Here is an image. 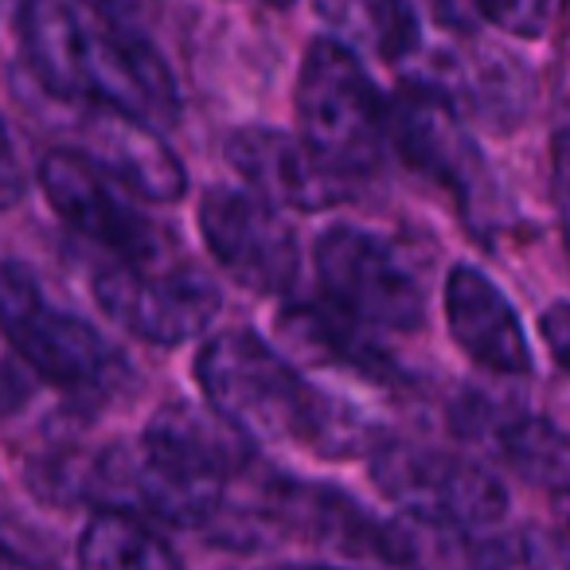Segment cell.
<instances>
[{"label": "cell", "instance_id": "1", "mask_svg": "<svg viewBox=\"0 0 570 570\" xmlns=\"http://www.w3.org/2000/svg\"><path fill=\"white\" fill-rule=\"evenodd\" d=\"M196 380L207 406L250 445H309L317 438L321 391L250 328L204 344Z\"/></svg>", "mask_w": 570, "mask_h": 570}, {"label": "cell", "instance_id": "2", "mask_svg": "<svg viewBox=\"0 0 570 570\" xmlns=\"http://www.w3.org/2000/svg\"><path fill=\"white\" fill-rule=\"evenodd\" d=\"M0 336L43 380L79 399H106L126 375V360L79 313L59 309L32 266L0 262Z\"/></svg>", "mask_w": 570, "mask_h": 570}, {"label": "cell", "instance_id": "3", "mask_svg": "<svg viewBox=\"0 0 570 570\" xmlns=\"http://www.w3.org/2000/svg\"><path fill=\"white\" fill-rule=\"evenodd\" d=\"M297 137L325 165L364 180L387 149V102L356 51L341 40H317L305 48L294 87Z\"/></svg>", "mask_w": 570, "mask_h": 570}, {"label": "cell", "instance_id": "4", "mask_svg": "<svg viewBox=\"0 0 570 570\" xmlns=\"http://www.w3.org/2000/svg\"><path fill=\"white\" fill-rule=\"evenodd\" d=\"M372 481L411 520L458 531H492L508 515V489L489 465L426 442H380Z\"/></svg>", "mask_w": 570, "mask_h": 570}, {"label": "cell", "instance_id": "5", "mask_svg": "<svg viewBox=\"0 0 570 570\" xmlns=\"http://www.w3.org/2000/svg\"><path fill=\"white\" fill-rule=\"evenodd\" d=\"M321 289L336 313L367 333H419L426 325V294L399 246L375 230L336 223L313 246Z\"/></svg>", "mask_w": 570, "mask_h": 570}, {"label": "cell", "instance_id": "6", "mask_svg": "<svg viewBox=\"0 0 570 570\" xmlns=\"http://www.w3.org/2000/svg\"><path fill=\"white\" fill-rule=\"evenodd\" d=\"M95 302L129 336L157 348L188 344L219 317V285L196 266L173 262H110L90 277Z\"/></svg>", "mask_w": 570, "mask_h": 570}, {"label": "cell", "instance_id": "7", "mask_svg": "<svg viewBox=\"0 0 570 570\" xmlns=\"http://www.w3.org/2000/svg\"><path fill=\"white\" fill-rule=\"evenodd\" d=\"M196 219L204 246L235 285L258 297H277L297 282V235L269 199L215 184L199 196Z\"/></svg>", "mask_w": 570, "mask_h": 570}, {"label": "cell", "instance_id": "8", "mask_svg": "<svg viewBox=\"0 0 570 570\" xmlns=\"http://www.w3.org/2000/svg\"><path fill=\"white\" fill-rule=\"evenodd\" d=\"M40 188L51 212L118 262H165V230L121 196V184L82 149H51L40 160Z\"/></svg>", "mask_w": 570, "mask_h": 570}, {"label": "cell", "instance_id": "9", "mask_svg": "<svg viewBox=\"0 0 570 570\" xmlns=\"http://www.w3.org/2000/svg\"><path fill=\"white\" fill-rule=\"evenodd\" d=\"M387 145L422 180L445 188L465 212H476L489 196V168L465 129L458 102L442 87L414 82L387 102Z\"/></svg>", "mask_w": 570, "mask_h": 570}, {"label": "cell", "instance_id": "10", "mask_svg": "<svg viewBox=\"0 0 570 570\" xmlns=\"http://www.w3.org/2000/svg\"><path fill=\"white\" fill-rule=\"evenodd\" d=\"M82 20V102L121 110L157 134L173 129L180 118V90L160 51L145 36H134L106 17Z\"/></svg>", "mask_w": 570, "mask_h": 570}, {"label": "cell", "instance_id": "11", "mask_svg": "<svg viewBox=\"0 0 570 570\" xmlns=\"http://www.w3.org/2000/svg\"><path fill=\"white\" fill-rule=\"evenodd\" d=\"M230 168L250 184L254 196L294 212H328L356 196L360 180L325 165L302 137L269 126H243L223 145Z\"/></svg>", "mask_w": 570, "mask_h": 570}, {"label": "cell", "instance_id": "12", "mask_svg": "<svg viewBox=\"0 0 570 570\" xmlns=\"http://www.w3.org/2000/svg\"><path fill=\"white\" fill-rule=\"evenodd\" d=\"M445 328L453 344L473 360L481 372L497 380H528L535 372L528 328H523L508 294L481 266H453L442 289Z\"/></svg>", "mask_w": 570, "mask_h": 570}, {"label": "cell", "instance_id": "13", "mask_svg": "<svg viewBox=\"0 0 570 570\" xmlns=\"http://www.w3.org/2000/svg\"><path fill=\"white\" fill-rule=\"evenodd\" d=\"M82 153L126 191L153 204H176L188 191V173L168 141L145 121L90 102L82 114Z\"/></svg>", "mask_w": 570, "mask_h": 570}, {"label": "cell", "instance_id": "14", "mask_svg": "<svg viewBox=\"0 0 570 570\" xmlns=\"http://www.w3.org/2000/svg\"><path fill=\"white\" fill-rule=\"evenodd\" d=\"M141 442L153 445L160 458L188 469V473L227 484V489L235 481H250L254 476V445L238 430H230L215 411L184 403V399H176L165 411L153 414Z\"/></svg>", "mask_w": 570, "mask_h": 570}, {"label": "cell", "instance_id": "15", "mask_svg": "<svg viewBox=\"0 0 570 570\" xmlns=\"http://www.w3.org/2000/svg\"><path fill=\"white\" fill-rule=\"evenodd\" d=\"M277 336L285 341V352L305 360L309 367H333L348 372L356 383H387L391 360L380 352L367 328L348 321L336 309L321 305H294L277 317Z\"/></svg>", "mask_w": 570, "mask_h": 570}, {"label": "cell", "instance_id": "16", "mask_svg": "<svg viewBox=\"0 0 570 570\" xmlns=\"http://www.w3.org/2000/svg\"><path fill=\"white\" fill-rule=\"evenodd\" d=\"M17 32L32 79L63 102H82V12H75L67 0H24Z\"/></svg>", "mask_w": 570, "mask_h": 570}, {"label": "cell", "instance_id": "17", "mask_svg": "<svg viewBox=\"0 0 570 570\" xmlns=\"http://www.w3.org/2000/svg\"><path fill=\"white\" fill-rule=\"evenodd\" d=\"M317 17L344 48L383 63H403L419 48V17L411 0H313Z\"/></svg>", "mask_w": 570, "mask_h": 570}, {"label": "cell", "instance_id": "18", "mask_svg": "<svg viewBox=\"0 0 570 570\" xmlns=\"http://www.w3.org/2000/svg\"><path fill=\"white\" fill-rule=\"evenodd\" d=\"M461 426L469 438H484V445H492L497 458L523 469L528 476L554 473L567 458V438L551 422L531 419V414H504L484 399H469V406L461 411Z\"/></svg>", "mask_w": 570, "mask_h": 570}, {"label": "cell", "instance_id": "19", "mask_svg": "<svg viewBox=\"0 0 570 570\" xmlns=\"http://www.w3.org/2000/svg\"><path fill=\"white\" fill-rule=\"evenodd\" d=\"M79 570H184V562L145 520L98 512L79 535Z\"/></svg>", "mask_w": 570, "mask_h": 570}, {"label": "cell", "instance_id": "20", "mask_svg": "<svg viewBox=\"0 0 570 570\" xmlns=\"http://www.w3.org/2000/svg\"><path fill=\"white\" fill-rule=\"evenodd\" d=\"M520 63H508L497 56H476L465 59L458 67V90L469 98L481 118H492L497 126H504L508 118H520L523 106H528V90H515L512 79H523L515 71Z\"/></svg>", "mask_w": 570, "mask_h": 570}, {"label": "cell", "instance_id": "21", "mask_svg": "<svg viewBox=\"0 0 570 570\" xmlns=\"http://www.w3.org/2000/svg\"><path fill=\"white\" fill-rule=\"evenodd\" d=\"M476 20L492 24L515 40H543L554 24L559 0H473Z\"/></svg>", "mask_w": 570, "mask_h": 570}, {"label": "cell", "instance_id": "22", "mask_svg": "<svg viewBox=\"0 0 570 570\" xmlns=\"http://www.w3.org/2000/svg\"><path fill=\"white\" fill-rule=\"evenodd\" d=\"M28 191V173L20 165V153H17V141H12L9 126L0 118V212L4 207H17Z\"/></svg>", "mask_w": 570, "mask_h": 570}, {"label": "cell", "instance_id": "23", "mask_svg": "<svg viewBox=\"0 0 570 570\" xmlns=\"http://www.w3.org/2000/svg\"><path fill=\"white\" fill-rule=\"evenodd\" d=\"M551 196L562 223V238H567L570 250V134H559L551 141Z\"/></svg>", "mask_w": 570, "mask_h": 570}, {"label": "cell", "instance_id": "24", "mask_svg": "<svg viewBox=\"0 0 570 570\" xmlns=\"http://www.w3.org/2000/svg\"><path fill=\"white\" fill-rule=\"evenodd\" d=\"M539 336H543L554 364H559L562 372H570V302L547 305L543 317H539Z\"/></svg>", "mask_w": 570, "mask_h": 570}, {"label": "cell", "instance_id": "25", "mask_svg": "<svg viewBox=\"0 0 570 570\" xmlns=\"http://www.w3.org/2000/svg\"><path fill=\"white\" fill-rule=\"evenodd\" d=\"M430 4H434V17L453 32H476V24H481L473 0H430Z\"/></svg>", "mask_w": 570, "mask_h": 570}, {"label": "cell", "instance_id": "26", "mask_svg": "<svg viewBox=\"0 0 570 570\" xmlns=\"http://www.w3.org/2000/svg\"><path fill=\"white\" fill-rule=\"evenodd\" d=\"M0 570H36V567L24 559V554H17L12 547L0 543Z\"/></svg>", "mask_w": 570, "mask_h": 570}, {"label": "cell", "instance_id": "27", "mask_svg": "<svg viewBox=\"0 0 570 570\" xmlns=\"http://www.w3.org/2000/svg\"><path fill=\"white\" fill-rule=\"evenodd\" d=\"M277 570H341V567H313V562H305V567H277Z\"/></svg>", "mask_w": 570, "mask_h": 570}, {"label": "cell", "instance_id": "28", "mask_svg": "<svg viewBox=\"0 0 570 570\" xmlns=\"http://www.w3.org/2000/svg\"><path fill=\"white\" fill-rule=\"evenodd\" d=\"M567 531H570V500H567Z\"/></svg>", "mask_w": 570, "mask_h": 570}, {"label": "cell", "instance_id": "29", "mask_svg": "<svg viewBox=\"0 0 570 570\" xmlns=\"http://www.w3.org/2000/svg\"><path fill=\"white\" fill-rule=\"evenodd\" d=\"M269 4H285V0H269Z\"/></svg>", "mask_w": 570, "mask_h": 570}]
</instances>
